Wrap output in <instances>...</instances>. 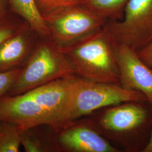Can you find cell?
<instances>
[{"instance_id":"cell-3","label":"cell","mask_w":152,"mask_h":152,"mask_svg":"<svg viewBox=\"0 0 152 152\" xmlns=\"http://www.w3.org/2000/svg\"><path fill=\"white\" fill-rule=\"evenodd\" d=\"M129 102L148 100L141 92L126 90L119 84L93 81L75 75L64 117V127L101 109Z\"/></svg>"},{"instance_id":"cell-17","label":"cell","mask_w":152,"mask_h":152,"mask_svg":"<svg viewBox=\"0 0 152 152\" xmlns=\"http://www.w3.org/2000/svg\"><path fill=\"white\" fill-rule=\"evenodd\" d=\"M23 68L0 72V99L6 95L16 81Z\"/></svg>"},{"instance_id":"cell-12","label":"cell","mask_w":152,"mask_h":152,"mask_svg":"<svg viewBox=\"0 0 152 152\" xmlns=\"http://www.w3.org/2000/svg\"><path fill=\"white\" fill-rule=\"evenodd\" d=\"M9 8L12 12L27 22L31 28L40 37L50 36L49 29L35 0H9Z\"/></svg>"},{"instance_id":"cell-13","label":"cell","mask_w":152,"mask_h":152,"mask_svg":"<svg viewBox=\"0 0 152 152\" xmlns=\"http://www.w3.org/2000/svg\"><path fill=\"white\" fill-rule=\"evenodd\" d=\"M129 0H79L85 6L109 21L121 20Z\"/></svg>"},{"instance_id":"cell-6","label":"cell","mask_w":152,"mask_h":152,"mask_svg":"<svg viewBox=\"0 0 152 152\" xmlns=\"http://www.w3.org/2000/svg\"><path fill=\"white\" fill-rule=\"evenodd\" d=\"M50 38L58 46L71 44L103 28L108 21L87 7L77 4L43 15Z\"/></svg>"},{"instance_id":"cell-18","label":"cell","mask_w":152,"mask_h":152,"mask_svg":"<svg viewBox=\"0 0 152 152\" xmlns=\"http://www.w3.org/2000/svg\"><path fill=\"white\" fill-rule=\"evenodd\" d=\"M137 54L142 60L152 68V41L137 51Z\"/></svg>"},{"instance_id":"cell-16","label":"cell","mask_w":152,"mask_h":152,"mask_svg":"<svg viewBox=\"0 0 152 152\" xmlns=\"http://www.w3.org/2000/svg\"><path fill=\"white\" fill-rule=\"evenodd\" d=\"M38 10L43 15L55 9L77 5L79 0H35Z\"/></svg>"},{"instance_id":"cell-5","label":"cell","mask_w":152,"mask_h":152,"mask_svg":"<svg viewBox=\"0 0 152 152\" xmlns=\"http://www.w3.org/2000/svg\"><path fill=\"white\" fill-rule=\"evenodd\" d=\"M144 103L129 102L107 107L100 109L91 118L104 136L114 145L132 151L136 149L134 140L152 121L150 108Z\"/></svg>"},{"instance_id":"cell-1","label":"cell","mask_w":152,"mask_h":152,"mask_svg":"<svg viewBox=\"0 0 152 152\" xmlns=\"http://www.w3.org/2000/svg\"><path fill=\"white\" fill-rule=\"evenodd\" d=\"M74 76L59 78L18 95H5L0 99V120L14 122L22 130L46 125L59 131L64 126Z\"/></svg>"},{"instance_id":"cell-4","label":"cell","mask_w":152,"mask_h":152,"mask_svg":"<svg viewBox=\"0 0 152 152\" xmlns=\"http://www.w3.org/2000/svg\"><path fill=\"white\" fill-rule=\"evenodd\" d=\"M75 75L59 46L49 37H39L27 64L6 95L15 96Z\"/></svg>"},{"instance_id":"cell-7","label":"cell","mask_w":152,"mask_h":152,"mask_svg":"<svg viewBox=\"0 0 152 152\" xmlns=\"http://www.w3.org/2000/svg\"><path fill=\"white\" fill-rule=\"evenodd\" d=\"M104 27L117 44L139 51L152 41V0H129L122 18Z\"/></svg>"},{"instance_id":"cell-19","label":"cell","mask_w":152,"mask_h":152,"mask_svg":"<svg viewBox=\"0 0 152 152\" xmlns=\"http://www.w3.org/2000/svg\"><path fill=\"white\" fill-rule=\"evenodd\" d=\"M9 0H0V15L9 12Z\"/></svg>"},{"instance_id":"cell-11","label":"cell","mask_w":152,"mask_h":152,"mask_svg":"<svg viewBox=\"0 0 152 152\" xmlns=\"http://www.w3.org/2000/svg\"><path fill=\"white\" fill-rule=\"evenodd\" d=\"M57 132L46 125L24 129L22 131V145L26 152H60Z\"/></svg>"},{"instance_id":"cell-9","label":"cell","mask_w":152,"mask_h":152,"mask_svg":"<svg viewBox=\"0 0 152 152\" xmlns=\"http://www.w3.org/2000/svg\"><path fill=\"white\" fill-rule=\"evenodd\" d=\"M120 85L125 89L142 93L152 105V68L141 59L137 52L118 44Z\"/></svg>"},{"instance_id":"cell-8","label":"cell","mask_w":152,"mask_h":152,"mask_svg":"<svg viewBox=\"0 0 152 152\" xmlns=\"http://www.w3.org/2000/svg\"><path fill=\"white\" fill-rule=\"evenodd\" d=\"M60 152H119L104 136L92 118L76 120L57 132Z\"/></svg>"},{"instance_id":"cell-2","label":"cell","mask_w":152,"mask_h":152,"mask_svg":"<svg viewBox=\"0 0 152 152\" xmlns=\"http://www.w3.org/2000/svg\"><path fill=\"white\" fill-rule=\"evenodd\" d=\"M59 47L76 76L93 81L120 85L118 44L105 27Z\"/></svg>"},{"instance_id":"cell-20","label":"cell","mask_w":152,"mask_h":152,"mask_svg":"<svg viewBox=\"0 0 152 152\" xmlns=\"http://www.w3.org/2000/svg\"><path fill=\"white\" fill-rule=\"evenodd\" d=\"M142 152H152V131L150 137L147 142L146 145H145V147L142 150Z\"/></svg>"},{"instance_id":"cell-15","label":"cell","mask_w":152,"mask_h":152,"mask_svg":"<svg viewBox=\"0 0 152 152\" xmlns=\"http://www.w3.org/2000/svg\"><path fill=\"white\" fill-rule=\"evenodd\" d=\"M30 27L27 22L16 14L9 12L0 15V46L6 39L23 29Z\"/></svg>"},{"instance_id":"cell-10","label":"cell","mask_w":152,"mask_h":152,"mask_svg":"<svg viewBox=\"0 0 152 152\" xmlns=\"http://www.w3.org/2000/svg\"><path fill=\"white\" fill-rule=\"evenodd\" d=\"M39 37L28 27L6 39L0 46V72L23 68Z\"/></svg>"},{"instance_id":"cell-14","label":"cell","mask_w":152,"mask_h":152,"mask_svg":"<svg viewBox=\"0 0 152 152\" xmlns=\"http://www.w3.org/2000/svg\"><path fill=\"white\" fill-rule=\"evenodd\" d=\"M22 131L14 122L0 120V152H20Z\"/></svg>"}]
</instances>
